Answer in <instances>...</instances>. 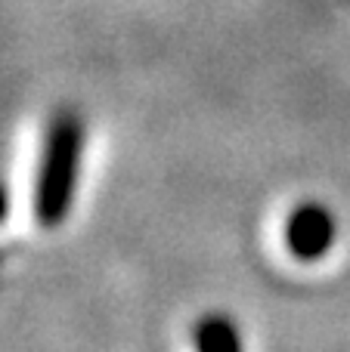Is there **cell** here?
<instances>
[{"label":"cell","instance_id":"obj_1","mask_svg":"<svg viewBox=\"0 0 350 352\" xmlns=\"http://www.w3.org/2000/svg\"><path fill=\"white\" fill-rule=\"evenodd\" d=\"M84 118L72 109L53 115L43 133L41 164L34 179V217L43 229H56L68 219L78 195L81 161H84Z\"/></svg>","mask_w":350,"mask_h":352},{"label":"cell","instance_id":"obj_2","mask_svg":"<svg viewBox=\"0 0 350 352\" xmlns=\"http://www.w3.org/2000/svg\"><path fill=\"white\" fill-rule=\"evenodd\" d=\"M335 235H338V226H335L332 210L316 201L295 207L285 219V248L304 263L326 256L335 244Z\"/></svg>","mask_w":350,"mask_h":352},{"label":"cell","instance_id":"obj_3","mask_svg":"<svg viewBox=\"0 0 350 352\" xmlns=\"http://www.w3.org/2000/svg\"><path fill=\"white\" fill-rule=\"evenodd\" d=\"M196 352H245L239 328L223 316H208L196 324Z\"/></svg>","mask_w":350,"mask_h":352},{"label":"cell","instance_id":"obj_4","mask_svg":"<svg viewBox=\"0 0 350 352\" xmlns=\"http://www.w3.org/2000/svg\"><path fill=\"white\" fill-rule=\"evenodd\" d=\"M6 204H10V201H6V188L0 186V223H3V217H6Z\"/></svg>","mask_w":350,"mask_h":352}]
</instances>
